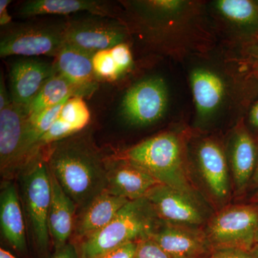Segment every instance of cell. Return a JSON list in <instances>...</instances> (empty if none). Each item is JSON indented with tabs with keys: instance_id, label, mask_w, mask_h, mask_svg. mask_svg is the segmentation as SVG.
<instances>
[{
	"instance_id": "cell-29",
	"label": "cell",
	"mask_w": 258,
	"mask_h": 258,
	"mask_svg": "<svg viewBox=\"0 0 258 258\" xmlns=\"http://www.w3.org/2000/svg\"><path fill=\"white\" fill-rule=\"evenodd\" d=\"M134 258H171L150 237L138 241Z\"/></svg>"
},
{
	"instance_id": "cell-15",
	"label": "cell",
	"mask_w": 258,
	"mask_h": 258,
	"mask_svg": "<svg viewBox=\"0 0 258 258\" xmlns=\"http://www.w3.org/2000/svg\"><path fill=\"white\" fill-rule=\"evenodd\" d=\"M149 237L171 258H204L213 250L206 234L198 227L161 221Z\"/></svg>"
},
{
	"instance_id": "cell-26",
	"label": "cell",
	"mask_w": 258,
	"mask_h": 258,
	"mask_svg": "<svg viewBox=\"0 0 258 258\" xmlns=\"http://www.w3.org/2000/svg\"><path fill=\"white\" fill-rule=\"evenodd\" d=\"M92 62L96 80L114 81L122 77L110 49L98 51L93 54Z\"/></svg>"
},
{
	"instance_id": "cell-7",
	"label": "cell",
	"mask_w": 258,
	"mask_h": 258,
	"mask_svg": "<svg viewBox=\"0 0 258 258\" xmlns=\"http://www.w3.org/2000/svg\"><path fill=\"white\" fill-rule=\"evenodd\" d=\"M257 205L226 207L209 222L205 234L212 249L235 248L250 252L255 245Z\"/></svg>"
},
{
	"instance_id": "cell-3",
	"label": "cell",
	"mask_w": 258,
	"mask_h": 258,
	"mask_svg": "<svg viewBox=\"0 0 258 258\" xmlns=\"http://www.w3.org/2000/svg\"><path fill=\"white\" fill-rule=\"evenodd\" d=\"M50 172L79 212L107 185V159L82 132L52 144L45 157Z\"/></svg>"
},
{
	"instance_id": "cell-35",
	"label": "cell",
	"mask_w": 258,
	"mask_h": 258,
	"mask_svg": "<svg viewBox=\"0 0 258 258\" xmlns=\"http://www.w3.org/2000/svg\"><path fill=\"white\" fill-rule=\"evenodd\" d=\"M11 1L10 0H1L0 1V25L6 26L12 22L11 16L8 13V7Z\"/></svg>"
},
{
	"instance_id": "cell-33",
	"label": "cell",
	"mask_w": 258,
	"mask_h": 258,
	"mask_svg": "<svg viewBox=\"0 0 258 258\" xmlns=\"http://www.w3.org/2000/svg\"><path fill=\"white\" fill-rule=\"evenodd\" d=\"M246 118L248 123L249 127H247L249 130L250 132L252 130L258 134V96L251 105Z\"/></svg>"
},
{
	"instance_id": "cell-30",
	"label": "cell",
	"mask_w": 258,
	"mask_h": 258,
	"mask_svg": "<svg viewBox=\"0 0 258 258\" xmlns=\"http://www.w3.org/2000/svg\"><path fill=\"white\" fill-rule=\"evenodd\" d=\"M138 241L129 242L117 247L103 258H134Z\"/></svg>"
},
{
	"instance_id": "cell-12",
	"label": "cell",
	"mask_w": 258,
	"mask_h": 258,
	"mask_svg": "<svg viewBox=\"0 0 258 258\" xmlns=\"http://www.w3.org/2000/svg\"><path fill=\"white\" fill-rule=\"evenodd\" d=\"M210 5L220 28L240 47L258 41L257 0H217Z\"/></svg>"
},
{
	"instance_id": "cell-5",
	"label": "cell",
	"mask_w": 258,
	"mask_h": 258,
	"mask_svg": "<svg viewBox=\"0 0 258 258\" xmlns=\"http://www.w3.org/2000/svg\"><path fill=\"white\" fill-rule=\"evenodd\" d=\"M159 221L147 199L129 201L108 225L74 243L79 258H103L123 244L150 237Z\"/></svg>"
},
{
	"instance_id": "cell-28",
	"label": "cell",
	"mask_w": 258,
	"mask_h": 258,
	"mask_svg": "<svg viewBox=\"0 0 258 258\" xmlns=\"http://www.w3.org/2000/svg\"><path fill=\"white\" fill-rule=\"evenodd\" d=\"M237 60L258 80V41L240 47Z\"/></svg>"
},
{
	"instance_id": "cell-40",
	"label": "cell",
	"mask_w": 258,
	"mask_h": 258,
	"mask_svg": "<svg viewBox=\"0 0 258 258\" xmlns=\"http://www.w3.org/2000/svg\"><path fill=\"white\" fill-rule=\"evenodd\" d=\"M255 244H258V226H257V233H256Z\"/></svg>"
},
{
	"instance_id": "cell-38",
	"label": "cell",
	"mask_w": 258,
	"mask_h": 258,
	"mask_svg": "<svg viewBox=\"0 0 258 258\" xmlns=\"http://www.w3.org/2000/svg\"><path fill=\"white\" fill-rule=\"evenodd\" d=\"M249 252L252 258H258V244H255Z\"/></svg>"
},
{
	"instance_id": "cell-41",
	"label": "cell",
	"mask_w": 258,
	"mask_h": 258,
	"mask_svg": "<svg viewBox=\"0 0 258 258\" xmlns=\"http://www.w3.org/2000/svg\"><path fill=\"white\" fill-rule=\"evenodd\" d=\"M257 3H258V0H257Z\"/></svg>"
},
{
	"instance_id": "cell-36",
	"label": "cell",
	"mask_w": 258,
	"mask_h": 258,
	"mask_svg": "<svg viewBox=\"0 0 258 258\" xmlns=\"http://www.w3.org/2000/svg\"><path fill=\"white\" fill-rule=\"evenodd\" d=\"M250 184H252L254 187L258 188V155L255 170H254L253 176H252V179H251Z\"/></svg>"
},
{
	"instance_id": "cell-27",
	"label": "cell",
	"mask_w": 258,
	"mask_h": 258,
	"mask_svg": "<svg viewBox=\"0 0 258 258\" xmlns=\"http://www.w3.org/2000/svg\"><path fill=\"white\" fill-rule=\"evenodd\" d=\"M113 60L118 66L121 76L132 70L134 66L133 55L127 42H122L110 48Z\"/></svg>"
},
{
	"instance_id": "cell-18",
	"label": "cell",
	"mask_w": 258,
	"mask_h": 258,
	"mask_svg": "<svg viewBox=\"0 0 258 258\" xmlns=\"http://www.w3.org/2000/svg\"><path fill=\"white\" fill-rule=\"evenodd\" d=\"M199 169L215 198L224 200L230 191L228 169L221 145L212 139H203L196 152Z\"/></svg>"
},
{
	"instance_id": "cell-2",
	"label": "cell",
	"mask_w": 258,
	"mask_h": 258,
	"mask_svg": "<svg viewBox=\"0 0 258 258\" xmlns=\"http://www.w3.org/2000/svg\"><path fill=\"white\" fill-rule=\"evenodd\" d=\"M227 64L200 61L190 68L189 81L195 109V125L206 128L226 115L246 118L258 96V80L237 60Z\"/></svg>"
},
{
	"instance_id": "cell-37",
	"label": "cell",
	"mask_w": 258,
	"mask_h": 258,
	"mask_svg": "<svg viewBox=\"0 0 258 258\" xmlns=\"http://www.w3.org/2000/svg\"><path fill=\"white\" fill-rule=\"evenodd\" d=\"M0 258H17L15 257L11 252L9 251L6 250L3 247L0 249Z\"/></svg>"
},
{
	"instance_id": "cell-13",
	"label": "cell",
	"mask_w": 258,
	"mask_h": 258,
	"mask_svg": "<svg viewBox=\"0 0 258 258\" xmlns=\"http://www.w3.org/2000/svg\"><path fill=\"white\" fill-rule=\"evenodd\" d=\"M145 198L161 221L198 227L205 222L198 199L170 186L158 185Z\"/></svg>"
},
{
	"instance_id": "cell-16",
	"label": "cell",
	"mask_w": 258,
	"mask_h": 258,
	"mask_svg": "<svg viewBox=\"0 0 258 258\" xmlns=\"http://www.w3.org/2000/svg\"><path fill=\"white\" fill-rule=\"evenodd\" d=\"M56 74L54 64L37 59H21L10 71L12 101L28 109L34 98L51 76Z\"/></svg>"
},
{
	"instance_id": "cell-9",
	"label": "cell",
	"mask_w": 258,
	"mask_h": 258,
	"mask_svg": "<svg viewBox=\"0 0 258 258\" xmlns=\"http://www.w3.org/2000/svg\"><path fill=\"white\" fill-rule=\"evenodd\" d=\"M66 23L26 24L10 29L1 36L0 56L56 57L63 46Z\"/></svg>"
},
{
	"instance_id": "cell-34",
	"label": "cell",
	"mask_w": 258,
	"mask_h": 258,
	"mask_svg": "<svg viewBox=\"0 0 258 258\" xmlns=\"http://www.w3.org/2000/svg\"><path fill=\"white\" fill-rule=\"evenodd\" d=\"M12 103H13V101H12L11 95H9L7 91L4 77L2 73L1 78H0V111L4 109Z\"/></svg>"
},
{
	"instance_id": "cell-22",
	"label": "cell",
	"mask_w": 258,
	"mask_h": 258,
	"mask_svg": "<svg viewBox=\"0 0 258 258\" xmlns=\"http://www.w3.org/2000/svg\"><path fill=\"white\" fill-rule=\"evenodd\" d=\"M93 55L64 42L53 63L56 72L79 88L83 96L95 89L96 79L93 73Z\"/></svg>"
},
{
	"instance_id": "cell-4",
	"label": "cell",
	"mask_w": 258,
	"mask_h": 258,
	"mask_svg": "<svg viewBox=\"0 0 258 258\" xmlns=\"http://www.w3.org/2000/svg\"><path fill=\"white\" fill-rule=\"evenodd\" d=\"M117 157L147 171L161 184L198 199L188 174L186 148L180 134L174 132L158 134Z\"/></svg>"
},
{
	"instance_id": "cell-11",
	"label": "cell",
	"mask_w": 258,
	"mask_h": 258,
	"mask_svg": "<svg viewBox=\"0 0 258 258\" xmlns=\"http://www.w3.org/2000/svg\"><path fill=\"white\" fill-rule=\"evenodd\" d=\"M28 118L26 109L13 102L0 111V169L5 179L25 166Z\"/></svg>"
},
{
	"instance_id": "cell-25",
	"label": "cell",
	"mask_w": 258,
	"mask_h": 258,
	"mask_svg": "<svg viewBox=\"0 0 258 258\" xmlns=\"http://www.w3.org/2000/svg\"><path fill=\"white\" fill-rule=\"evenodd\" d=\"M59 118L81 133L91 121V111L83 96H71L64 105Z\"/></svg>"
},
{
	"instance_id": "cell-24",
	"label": "cell",
	"mask_w": 258,
	"mask_h": 258,
	"mask_svg": "<svg viewBox=\"0 0 258 258\" xmlns=\"http://www.w3.org/2000/svg\"><path fill=\"white\" fill-rule=\"evenodd\" d=\"M74 96L83 97L82 92L62 75L56 72L43 85L27 109L28 116L36 115L45 108L56 106L66 98Z\"/></svg>"
},
{
	"instance_id": "cell-8",
	"label": "cell",
	"mask_w": 258,
	"mask_h": 258,
	"mask_svg": "<svg viewBox=\"0 0 258 258\" xmlns=\"http://www.w3.org/2000/svg\"><path fill=\"white\" fill-rule=\"evenodd\" d=\"M169 88L159 76H149L131 86L120 103V114L128 124L146 126L161 119L169 106Z\"/></svg>"
},
{
	"instance_id": "cell-17",
	"label": "cell",
	"mask_w": 258,
	"mask_h": 258,
	"mask_svg": "<svg viewBox=\"0 0 258 258\" xmlns=\"http://www.w3.org/2000/svg\"><path fill=\"white\" fill-rule=\"evenodd\" d=\"M244 120L235 125L231 140V166L237 195L243 193L250 184L257 161L258 145Z\"/></svg>"
},
{
	"instance_id": "cell-6",
	"label": "cell",
	"mask_w": 258,
	"mask_h": 258,
	"mask_svg": "<svg viewBox=\"0 0 258 258\" xmlns=\"http://www.w3.org/2000/svg\"><path fill=\"white\" fill-rule=\"evenodd\" d=\"M22 189L34 240L39 252L47 258L50 247L48 215L51 202L50 173L45 158L39 155L23 168Z\"/></svg>"
},
{
	"instance_id": "cell-21",
	"label": "cell",
	"mask_w": 258,
	"mask_h": 258,
	"mask_svg": "<svg viewBox=\"0 0 258 258\" xmlns=\"http://www.w3.org/2000/svg\"><path fill=\"white\" fill-rule=\"evenodd\" d=\"M87 12L94 16L118 19L111 3L97 0H30L18 9V15L24 18L45 15H69Z\"/></svg>"
},
{
	"instance_id": "cell-32",
	"label": "cell",
	"mask_w": 258,
	"mask_h": 258,
	"mask_svg": "<svg viewBox=\"0 0 258 258\" xmlns=\"http://www.w3.org/2000/svg\"><path fill=\"white\" fill-rule=\"evenodd\" d=\"M49 258H79V255L76 245L70 241L62 247L55 249Z\"/></svg>"
},
{
	"instance_id": "cell-10",
	"label": "cell",
	"mask_w": 258,
	"mask_h": 258,
	"mask_svg": "<svg viewBox=\"0 0 258 258\" xmlns=\"http://www.w3.org/2000/svg\"><path fill=\"white\" fill-rule=\"evenodd\" d=\"M129 34L128 27L121 20L94 16L66 22L64 40L69 45L94 54L126 42Z\"/></svg>"
},
{
	"instance_id": "cell-23",
	"label": "cell",
	"mask_w": 258,
	"mask_h": 258,
	"mask_svg": "<svg viewBox=\"0 0 258 258\" xmlns=\"http://www.w3.org/2000/svg\"><path fill=\"white\" fill-rule=\"evenodd\" d=\"M0 225L8 243L19 252H25L27 243L23 211L15 183L7 181L0 194Z\"/></svg>"
},
{
	"instance_id": "cell-19",
	"label": "cell",
	"mask_w": 258,
	"mask_h": 258,
	"mask_svg": "<svg viewBox=\"0 0 258 258\" xmlns=\"http://www.w3.org/2000/svg\"><path fill=\"white\" fill-rule=\"evenodd\" d=\"M128 202L106 191L100 194L76 217L71 242H79L106 227Z\"/></svg>"
},
{
	"instance_id": "cell-39",
	"label": "cell",
	"mask_w": 258,
	"mask_h": 258,
	"mask_svg": "<svg viewBox=\"0 0 258 258\" xmlns=\"http://www.w3.org/2000/svg\"><path fill=\"white\" fill-rule=\"evenodd\" d=\"M252 203L258 204V190L257 191H256V193L254 194V195L253 197H252Z\"/></svg>"
},
{
	"instance_id": "cell-14",
	"label": "cell",
	"mask_w": 258,
	"mask_h": 258,
	"mask_svg": "<svg viewBox=\"0 0 258 258\" xmlns=\"http://www.w3.org/2000/svg\"><path fill=\"white\" fill-rule=\"evenodd\" d=\"M107 185L105 191L128 201L145 198L162 184L139 166L118 157L107 158Z\"/></svg>"
},
{
	"instance_id": "cell-1",
	"label": "cell",
	"mask_w": 258,
	"mask_h": 258,
	"mask_svg": "<svg viewBox=\"0 0 258 258\" xmlns=\"http://www.w3.org/2000/svg\"><path fill=\"white\" fill-rule=\"evenodd\" d=\"M129 32L134 30L150 46L176 58L203 55L213 37L205 4L186 0L123 2Z\"/></svg>"
},
{
	"instance_id": "cell-31",
	"label": "cell",
	"mask_w": 258,
	"mask_h": 258,
	"mask_svg": "<svg viewBox=\"0 0 258 258\" xmlns=\"http://www.w3.org/2000/svg\"><path fill=\"white\" fill-rule=\"evenodd\" d=\"M207 258H252L250 252L240 249L224 248L214 249Z\"/></svg>"
},
{
	"instance_id": "cell-20",
	"label": "cell",
	"mask_w": 258,
	"mask_h": 258,
	"mask_svg": "<svg viewBox=\"0 0 258 258\" xmlns=\"http://www.w3.org/2000/svg\"><path fill=\"white\" fill-rule=\"evenodd\" d=\"M51 202L48 229L54 249L70 242L74 233L77 207L50 172Z\"/></svg>"
}]
</instances>
